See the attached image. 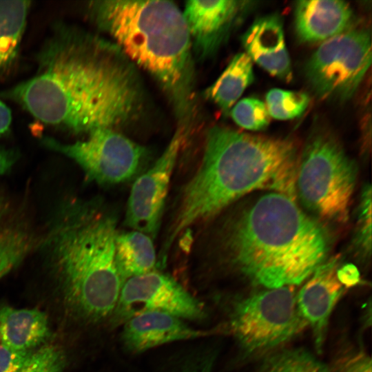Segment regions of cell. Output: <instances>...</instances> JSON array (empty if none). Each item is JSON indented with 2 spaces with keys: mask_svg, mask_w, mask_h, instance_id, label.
Here are the masks:
<instances>
[{
  "mask_svg": "<svg viewBox=\"0 0 372 372\" xmlns=\"http://www.w3.org/2000/svg\"><path fill=\"white\" fill-rule=\"evenodd\" d=\"M33 77L6 92L34 117L74 134L118 130L140 116L134 68L116 45L57 25L38 54Z\"/></svg>",
  "mask_w": 372,
  "mask_h": 372,
  "instance_id": "obj_1",
  "label": "cell"
},
{
  "mask_svg": "<svg viewBox=\"0 0 372 372\" xmlns=\"http://www.w3.org/2000/svg\"><path fill=\"white\" fill-rule=\"evenodd\" d=\"M116 223L99 199L64 198L32 253L70 307L89 322H110L123 286L114 260Z\"/></svg>",
  "mask_w": 372,
  "mask_h": 372,
  "instance_id": "obj_2",
  "label": "cell"
},
{
  "mask_svg": "<svg viewBox=\"0 0 372 372\" xmlns=\"http://www.w3.org/2000/svg\"><path fill=\"white\" fill-rule=\"evenodd\" d=\"M298 163L289 140L212 127L200 164L181 192L167 242H174L254 190L268 189L294 199Z\"/></svg>",
  "mask_w": 372,
  "mask_h": 372,
  "instance_id": "obj_3",
  "label": "cell"
},
{
  "mask_svg": "<svg viewBox=\"0 0 372 372\" xmlns=\"http://www.w3.org/2000/svg\"><path fill=\"white\" fill-rule=\"evenodd\" d=\"M225 259L268 289L298 285L325 261L329 240L294 199L265 194L236 216L220 238Z\"/></svg>",
  "mask_w": 372,
  "mask_h": 372,
  "instance_id": "obj_4",
  "label": "cell"
},
{
  "mask_svg": "<svg viewBox=\"0 0 372 372\" xmlns=\"http://www.w3.org/2000/svg\"><path fill=\"white\" fill-rule=\"evenodd\" d=\"M90 12L126 57L154 76L183 112L192 91V40L176 5L158 0L96 1Z\"/></svg>",
  "mask_w": 372,
  "mask_h": 372,
  "instance_id": "obj_5",
  "label": "cell"
},
{
  "mask_svg": "<svg viewBox=\"0 0 372 372\" xmlns=\"http://www.w3.org/2000/svg\"><path fill=\"white\" fill-rule=\"evenodd\" d=\"M357 178L355 163L328 132L309 138L298 163L296 193L320 217L337 223L349 218Z\"/></svg>",
  "mask_w": 372,
  "mask_h": 372,
  "instance_id": "obj_6",
  "label": "cell"
},
{
  "mask_svg": "<svg viewBox=\"0 0 372 372\" xmlns=\"http://www.w3.org/2000/svg\"><path fill=\"white\" fill-rule=\"evenodd\" d=\"M307 326L292 287L268 289L234 303L230 331L249 353L268 351L291 340Z\"/></svg>",
  "mask_w": 372,
  "mask_h": 372,
  "instance_id": "obj_7",
  "label": "cell"
},
{
  "mask_svg": "<svg viewBox=\"0 0 372 372\" xmlns=\"http://www.w3.org/2000/svg\"><path fill=\"white\" fill-rule=\"evenodd\" d=\"M370 32L347 30L322 43L305 65V76L321 98L344 101L355 93L371 63Z\"/></svg>",
  "mask_w": 372,
  "mask_h": 372,
  "instance_id": "obj_8",
  "label": "cell"
},
{
  "mask_svg": "<svg viewBox=\"0 0 372 372\" xmlns=\"http://www.w3.org/2000/svg\"><path fill=\"white\" fill-rule=\"evenodd\" d=\"M41 143L73 160L90 180L101 185L132 180L147 156L146 148L110 128L96 130L85 140L73 143H63L48 136H41Z\"/></svg>",
  "mask_w": 372,
  "mask_h": 372,
  "instance_id": "obj_9",
  "label": "cell"
},
{
  "mask_svg": "<svg viewBox=\"0 0 372 372\" xmlns=\"http://www.w3.org/2000/svg\"><path fill=\"white\" fill-rule=\"evenodd\" d=\"M146 311H160L184 320L200 322L207 316L204 304L173 277L156 269L126 280L110 325H122Z\"/></svg>",
  "mask_w": 372,
  "mask_h": 372,
  "instance_id": "obj_10",
  "label": "cell"
},
{
  "mask_svg": "<svg viewBox=\"0 0 372 372\" xmlns=\"http://www.w3.org/2000/svg\"><path fill=\"white\" fill-rule=\"evenodd\" d=\"M186 135L185 125L178 127L162 154L136 178L130 193L125 224L152 239L161 226L169 183Z\"/></svg>",
  "mask_w": 372,
  "mask_h": 372,
  "instance_id": "obj_11",
  "label": "cell"
},
{
  "mask_svg": "<svg viewBox=\"0 0 372 372\" xmlns=\"http://www.w3.org/2000/svg\"><path fill=\"white\" fill-rule=\"evenodd\" d=\"M338 259L324 261L307 278L296 295L299 311L309 325L316 349L321 351L331 313L344 291L337 275Z\"/></svg>",
  "mask_w": 372,
  "mask_h": 372,
  "instance_id": "obj_12",
  "label": "cell"
},
{
  "mask_svg": "<svg viewBox=\"0 0 372 372\" xmlns=\"http://www.w3.org/2000/svg\"><path fill=\"white\" fill-rule=\"evenodd\" d=\"M210 333L211 331L195 329L171 314L146 311L122 324L120 340L126 353L137 355L165 344L196 340Z\"/></svg>",
  "mask_w": 372,
  "mask_h": 372,
  "instance_id": "obj_13",
  "label": "cell"
},
{
  "mask_svg": "<svg viewBox=\"0 0 372 372\" xmlns=\"http://www.w3.org/2000/svg\"><path fill=\"white\" fill-rule=\"evenodd\" d=\"M243 2L234 0L188 1L184 12L191 40L200 56L216 51L240 17Z\"/></svg>",
  "mask_w": 372,
  "mask_h": 372,
  "instance_id": "obj_14",
  "label": "cell"
},
{
  "mask_svg": "<svg viewBox=\"0 0 372 372\" xmlns=\"http://www.w3.org/2000/svg\"><path fill=\"white\" fill-rule=\"evenodd\" d=\"M242 41L251 61L273 76L285 81L291 79V61L278 15L258 18L245 32Z\"/></svg>",
  "mask_w": 372,
  "mask_h": 372,
  "instance_id": "obj_15",
  "label": "cell"
},
{
  "mask_svg": "<svg viewBox=\"0 0 372 372\" xmlns=\"http://www.w3.org/2000/svg\"><path fill=\"white\" fill-rule=\"evenodd\" d=\"M353 18L350 6L343 1H298L295 8L296 32L302 42L326 41L347 31Z\"/></svg>",
  "mask_w": 372,
  "mask_h": 372,
  "instance_id": "obj_16",
  "label": "cell"
},
{
  "mask_svg": "<svg viewBox=\"0 0 372 372\" xmlns=\"http://www.w3.org/2000/svg\"><path fill=\"white\" fill-rule=\"evenodd\" d=\"M50 333L48 320L41 311L0 307V340L16 351H31L43 343Z\"/></svg>",
  "mask_w": 372,
  "mask_h": 372,
  "instance_id": "obj_17",
  "label": "cell"
},
{
  "mask_svg": "<svg viewBox=\"0 0 372 372\" xmlns=\"http://www.w3.org/2000/svg\"><path fill=\"white\" fill-rule=\"evenodd\" d=\"M114 260L123 285L131 278L156 270L158 260L153 239L136 230L118 231Z\"/></svg>",
  "mask_w": 372,
  "mask_h": 372,
  "instance_id": "obj_18",
  "label": "cell"
},
{
  "mask_svg": "<svg viewBox=\"0 0 372 372\" xmlns=\"http://www.w3.org/2000/svg\"><path fill=\"white\" fill-rule=\"evenodd\" d=\"M254 79L252 61L246 53L240 52L233 57L206 94L223 111L227 112Z\"/></svg>",
  "mask_w": 372,
  "mask_h": 372,
  "instance_id": "obj_19",
  "label": "cell"
},
{
  "mask_svg": "<svg viewBox=\"0 0 372 372\" xmlns=\"http://www.w3.org/2000/svg\"><path fill=\"white\" fill-rule=\"evenodd\" d=\"M30 6L28 1H0V70L17 54Z\"/></svg>",
  "mask_w": 372,
  "mask_h": 372,
  "instance_id": "obj_20",
  "label": "cell"
},
{
  "mask_svg": "<svg viewBox=\"0 0 372 372\" xmlns=\"http://www.w3.org/2000/svg\"><path fill=\"white\" fill-rule=\"evenodd\" d=\"M260 372H331L327 366L302 349L286 350L274 355Z\"/></svg>",
  "mask_w": 372,
  "mask_h": 372,
  "instance_id": "obj_21",
  "label": "cell"
},
{
  "mask_svg": "<svg viewBox=\"0 0 372 372\" xmlns=\"http://www.w3.org/2000/svg\"><path fill=\"white\" fill-rule=\"evenodd\" d=\"M266 101L270 116L278 120H288L298 117L304 112L309 97L304 92L273 88L267 92Z\"/></svg>",
  "mask_w": 372,
  "mask_h": 372,
  "instance_id": "obj_22",
  "label": "cell"
},
{
  "mask_svg": "<svg viewBox=\"0 0 372 372\" xmlns=\"http://www.w3.org/2000/svg\"><path fill=\"white\" fill-rule=\"evenodd\" d=\"M217 355L216 349L200 345L174 357L158 372H213Z\"/></svg>",
  "mask_w": 372,
  "mask_h": 372,
  "instance_id": "obj_23",
  "label": "cell"
},
{
  "mask_svg": "<svg viewBox=\"0 0 372 372\" xmlns=\"http://www.w3.org/2000/svg\"><path fill=\"white\" fill-rule=\"evenodd\" d=\"M353 245L356 252L364 260L371 256V187L366 185L362 191L357 212Z\"/></svg>",
  "mask_w": 372,
  "mask_h": 372,
  "instance_id": "obj_24",
  "label": "cell"
},
{
  "mask_svg": "<svg viewBox=\"0 0 372 372\" xmlns=\"http://www.w3.org/2000/svg\"><path fill=\"white\" fill-rule=\"evenodd\" d=\"M231 116L237 125L253 131L265 129L270 121L265 104L253 97L239 101L231 110Z\"/></svg>",
  "mask_w": 372,
  "mask_h": 372,
  "instance_id": "obj_25",
  "label": "cell"
},
{
  "mask_svg": "<svg viewBox=\"0 0 372 372\" xmlns=\"http://www.w3.org/2000/svg\"><path fill=\"white\" fill-rule=\"evenodd\" d=\"M65 359L62 352L52 346L31 353L15 372H63Z\"/></svg>",
  "mask_w": 372,
  "mask_h": 372,
  "instance_id": "obj_26",
  "label": "cell"
},
{
  "mask_svg": "<svg viewBox=\"0 0 372 372\" xmlns=\"http://www.w3.org/2000/svg\"><path fill=\"white\" fill-rule=\"evenodd\" d=\"M22 260L21 251L16 242L0 232V279L20 265Z\"/></svg>",
  "mask_w": 372,
  "mask_h": 372,
  "instance_id": "obj_27",
  "label": "cell"
},
{
  "mask_svg": "<svg viewBox=\"0 0 372 372\" xmlns=\"http://www.w3.org/2000/svg\"><path fill=\"white\" fill-rule=\"evenodd\" d=\"M32 351H16L0 344V372H15Z\"/></svg>",
  "mask_w": 372,
  "mask_h": 372,
  "instance_id": "obj_28",
  "label": "cell"
},
{
  "mask_svg": "<svg viewBox=\"0 0 372 372\" xmlns=\"http://www.w3.org/2000/svg\"><path fill=\"white\" fill-rule=\"evenodd\" d=\"M371 370L370 356L360 351L348 358L338 372H371Z\"/></svg>",
  "mask_w": 372,
  "mask_h": 372,
  "instance_id": "obj_29",
  "label": "cell"
},
{
  "mask_svg": "<svg viewBox=\"0 0 372 372\" xmlns=\"http://www.w3.org/2000/svg\"><path fill=\"white\" fill-rule=\"evenodd\" d=\"M337 275L345 287H353L360 281V273L353 265L347 264L339 266Z\"/></svg>",
  "mask_w": 372,
  "mask_h": 372,
  "instance_id": "obj_30",
  "label": "cell"
},
{
  "mask_svg": "<svg viewBox=\"0 0 372 372\" xmlns=\"http://www.w3.org/2000/svg\"><path fill=\"white\" fill-rule=\"evenodd\" d=\"M18 159V153L12 149L0 147V176L11 169Z\"/></svg>",
  "mask_w": 372,
  "mask_h": 372,
  "instance_id": "obj_31",
  "label": "cell"
},
{
  "mask_svg": "<svg viewBox=\"0 0 372 372\" xmlns=\"http://www.w3.org/2000/svg\"><path fill=\"white\" fill-rule=\"evenodd\" d=\"M12 122L11 111L0 99V136L6 132Z\"/></svg>",
  "mask_w": 372,
  "mask_h": 372,
  "instance_id": "obj_32",
  "label": "cell"
},
{
  "mask_svg": "<svg viewBox=\"0 0 372 372\" xmlns=\"http://www.w3.org/2000/svg\"><path fill=\"white\" fill-rule=\"evenodd\" d=\"M0 344H1V340H0Z\"/></svg>",
  "mask_w": 372,
  "mask_h": 372,
  "instance_id": "obj_33",
  "label": "cell"
}]
</instances>
